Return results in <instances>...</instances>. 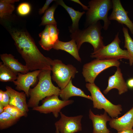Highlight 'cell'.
Returning a JSON list of instances; mask_svg holds the SVG:
<instances>
[{"mask_svg": "<svg viewBox=\"0 0 133 133\" xmlns=\"http://www.w3.org/2000/svg\"><path fill=\"white\" fill-rule=\"evenodd\" d=\"M10 33L18 51L29 70H51L53 60L41 53L28 32L22 30L14 29L11 30Z\"/></svg>", "mask_w": 133, "mask_h": 133, "instance_id": "1", "label": "cell"}, {"mask_svg": "<svg viewBox=\"0 0 133 133\" xmlns=\"http://www.w3.org/2000/svg\"><path fill=\"white\" fill-rule=\"evenodd\" d=\"M51 71L50 69L41 70L38 76V83L33 88L29 89L30 98L27 103L29 107H37L40 101L47 97L53 95H59L61 89L52 83Z\"/></svg>", "mask_w": 133, "mask_h": 133, "instance_id": "2", "label": "cell"}, {"mask_svg": "<svg viewBox=\"0 0 133 133\" xmlns=\"http://www.w3.org/2000/svg\"><path fill=\"white\" fill-rule=\"evenodd\" d=\"M103 26L99 21L84 29H79L70 32V37L75 41L79 50L82 44L86 42L92 45L94 48L93 52H95L105 46L103 37L101 35V30Z\"/></svg>", "mask_w": 133, "mask_h": 133, "instance_id": "3", "label": "cell"}, {"mask_svg": "<svg viewBox=\"0 0 133 133\" xmlns=\"http://www.w3.org/2000/svg\"><path fill=\"white\" fill-rule=\"evenodd\" d=\"M88 4L85 26L87 27L102 20L104 22L103 29L107 30L111 23L108 15L109 11L112 8V0H92L89 1Z\"/></svg>", "mask_w": 133, "mask_h": 133, "instance_id": "4", "label": "cell"}, {"mask_svg": "<svg viewBox=\"0 0 133 133\" xmlns=\"http://www.w3.org/2000/svg\"><path fill=\"white\" fill-rule=\"evenodd\" d=\"M86 87L90 92L93 102V107L103 109L112 118L118 117L121 114L122 109L120 104L115 105L105 97L100 89L94 83H87Z\"/></svg>", "mask_w": 133, "mask_h": 133, "instance_id": "5", "label": "cell"}, {"mask_svg": "<svg viewBox=\"0 0 133 133\" xmlns=\"http://www.w3.org/2000/svg\"><path fill=\"white\" fill-rule=\"evenodd\" d=\"M119 32L117 33L110 44L92 53L91 57L100 59H129V55L127 50H123L120 47L121 41L119 37Z\"/></svg>", "mask_w": 133, "mask_h": 133, "instance_id": "6", "label": "cell"}, {"mask_svg": "<svg viewBox=\"0 0 133 133\" xmlns=\"http://www.w3.org/2000/svg\"><path fill=\"white\" fill-rule=\"evenodd\" d=\"M120 63L114 59H95L84 65L82 73L86 82L94 83L98 75L103 71L110 67H119Z\"/></svg>", "mask_w": 133, "mask_h": 133, "instance_id": "7", "label": "cell"}, {"mask_svg": "<svg viewBox=\"0 0 133 133\" xmlns=\"http://www.w3.org/2000/svg\"><path fill=\"white\" fill-rule=\"evenodd\" d=\"M52 78L61 89L64 88L78 71L71 65H66L58 59L53 60L51 66Z\"/></svg>", "mask_w": 133, "mask_h": 133, "instance_id": "8", "label": "cell"}, {"mask_svg": "<svg viewBox=\"0 0 133 133\" xmlns=\"http://www.w3.org/2000/svg\"><path fill=\"white\" fill-rule=\"evenodd\" d=\"M58 96L53 95L46 97L42 100L41 105L34 107L32 110L45 114L52 113L55 118L57 117L62 109L74 101L72 100H61Z\"/></svg>", "mask_w": 133, "mask_h": 133, "instance_id": "9", "label": "cell"}, {"mask_svg": "<svg viewBox=\"0 0 133 133\" xmlns=\"http://www.w3.org/2000/svg\"><path fill=\"white\" fill-rule=\"evenodd\" d=\"M60 119L55 123L56 130L61 133H75L82 130V115L67 116L61 112Z\"/></svg>", "mask_w": 133, "mask_h": 133, "instance_id": "10", "label": "cell"}, {"mask_svg": "<svg viewBox=\"0 0 133 133\" xmlns=\"http://www.w3.org/2000/svg\"><path fill=\"white\" fill-rule=\"evenodd\" d=\"M112 11L108 17L110 20H114L118 23L125 25L133 35V23L128 16V12L126 11L120 0H112Z\"/></svg>", "mask_w": 133, "mask_h": 133, "instance_id": "11", "label": "cell"}, {"mask_svg": "<svg viewBox=\"0 0 133 133\" xmlns=\"http://www.w3.org/2000/svg\"><path fill=\"white\" fill-rule=\"evenodd\" d=\"M41 70H36L24 74L18 73L16 80L13 82L16 85V89L19 91H23L27 97H29V93L30 87L36 83Z\"/></svg>", "mask_w": 133, "mask_h": 133, "instance_id": "12", "label": "cell"}, {"mask_svg": "<svg viewBox=\"0 0 133 133\" xmlns=\"http://www.w3.org/2000/svg\"><path fill=\"white\" fill-rule=\"evenodd\" d=\"M115 88L118 90V94L121 95L128 91V87L123 76L120 68L117 67L114 74L110 76L108 80V85L103 91L106 94L111 89Z\"/></svg>", "mask_w": 133, "mask_h": 133, "instance_id": "13", "label": "cell"}, {"mask_svg": "<svg viewBox=\"0 0 133 133\" xmlns=\"http://www.w3.org/2000/svg\"><path fill=\"white\" fill-rule=\"evenodd\" d=\"M109 121V124L110 127L117 131L132 129L133 127V106L130 110L121 117L111 118Z\"/></svg>", "mask_w": 133, "mask_h": 133, "instance_id": "14", "label": "cell"}, {"mask_svg": "<svg viewBox=\"0 0 133 133\" xmlns=\"http://www.w3.org/2000/svg\"><path fill=\"white\" fill-rule=\"evenodd\" d=\"M107 114L104 111L103 114L95 115L90 109L89 116L93 123L92 133H111L107 127V122L111 119Z\"/></svg>", "mask_w": 133, "mask_h": 133, "instance_id": "15", "label": "cell"}, {"mask_svg": "<svg viewBox=\"0 0 133 133\" xmlns=\"http://www.w3.org/2000/svg\"><path fill=\"white\" fill-rule=\"evenodd\" d=\"M6 90L9 92L10 100L9 104L16 106L24 112L27 115L28 112L27 103L26 100V94L24 92H19L12 88L11 87L6 86Z\"/></svg>", "mask_w": 133, "mask_h": 133, "instance_id": "16", "label": "cell"}, {"mask_svg": "<svg viewBox=\"0 0 133 133\" xmlns=\"http://www.w3.org/2000/svg\"><path fill=\"white\" fill-rule=\"evenodd\" d=\"M0 57L4 65L17 74L20 73L24 74L27 73L29 71L25 65H23L19 62L11 54H1Z\"/></svg>", "mask_w": 133, "mask_h": 133, "instance_id": "17", "label": "cell"}, {"mask_svg": "<svg viewBox=\"0 0 133 133\" xmlns=\"http://www.w3.org/2000/svg\"><path fill=\"white\" fill-rule=\"evenodd\" d=\"M60 97L63 100H68L71 97L80 96L85 98L92 100L91 96L86 95L80 89L73 85L71 79L66 86L61 89L59 94Z\"/></svg>", "mask_w": 133, "mask_h": 133, "instance_id": "18", "label": "cell"}, {"mask_svg": "<svg viewBox=\"0 0 133 133\" xmlns=\"http://www.w3.org/2000/svg\"><path fill=\"white\" fill-rule=\"evenodd\" d=\"M53 48L65 51L69 53L78 61L81 62L79 50L75 41L73 39L68 42H64L58 40L54 44Z\"/></svg>", "mask_w": 133, "mask_h": 133, "instance_id": "19", "label": "cell"}, {"mask_svg": "<svg viewBox=\"0 0 133 133\" xmlns=\"http://www.w3.org/2000/svg\"><path fill=\"white\" fill-rule=\"evenodd\" d=\"M56 3L63 7L67 12L71 19L72 24L69 27L70 32L75 31L78 29L79 23L82 16L85 13L84 11L82 12L74 10L72 8L68 6L62 0H55Z\"/></svg>", "mask_w": 133, "mask_h": 133, "instance_id": "20", "label": "cell"}, {"mask_svg": "<svg viewBox=\"0 0 133 133\" xmlns=\"http://www.w3.org/2000/svg\"><path fill=\"white\" fill-rule=\"evenodd\" d=\"M18 74L14 72L3 63L0 62V81L2 82H13L16 80Z\"/></svg>", "mask_w": 133, "mask_h": 133, "instance_id": "21", "label": "cell"}, {"mask_svg": "<svg viewBox=\"0 0 133 133\" xmlns=\"http://www.w3.org/2000/svg\"><path fill=\"white\" fill-rule=\"evenodd\" d=\"M18 0H0V17L5 18L12 13L15 9L14 4Z\"/></svg>", "mask_w": 133, "mask_h": 133, "instance_id": "22", "label": "cell"}, {"mask_svg": "<svg viewBox=\"0 0 133 133\" xmlns=\"http://www.w3.org/2000/svg\"><path fill=\"white\" fill-rule=\"evenodd\" d=\"M49 28V25H46L44 30L39 34L40 39L39 43L44 50L47 51L53 48L54 46L50 40Z\"/></svg>", "mask_w": 133, "mask_h": 133, "instance_id": "23", "label": "cell"}, {"mask_svg": "<svg viewBox=\"0 0 133 133\" xmlns=\"http://www.w3.org/2000/svg\"><path fill=\"white\" fill-rule=\"evenodd\" d=\"M58 5L56 3L45 11L42 17L40 25L57 24V22L54 18V14Z\"/></svg>", "mask_w": 133, "mask_h": 133, "instance_id": "24", "label": "cell"}, {"mask_svg": "<svg viewBox=\"0 0 133 133\" xmlns=\"http://www.w3.org/2000/svg\"><path fill=\"white\" fill-rule=\"evenodd\" d=\"M19 118L14 117L8 113L4 111L0 114V129H5L13 125Z\"/></svg>", "mask_w": 133, "mask_h": 133, "instance_id": "25", "label": "cell"}, {"mask_svg": "<svg viewBox=\"0 0 133 133\" xmlns=\"http://www.w3.org/2000/svg\"><path fill=\"white\" fill-rule=\"evenodd\" d=\"M124 37V47L127 49L129 55V64L132 66L133 64V39L130 35L128 29L123 27L122 29Z\"/></svg>", "mask_w": 133, "mask_h": 133, "instance_id": "26", "label": "cell"}, {"mask_svg": "<svg viewBox=\"0 0 133 133\" xmlns=\"http://www.w3.org/2000/svg\"><path fill=\"white\" fill-rule=\"evenodd\" d=\"M4 111L7 112L14 117L18 118L23 116H27L19 109L11 104H9L4 107Z\"/></svg>", "mask_w": 133, "mask_h": 133, "instance_id": "27", "label": "cell"}, {"mask_svg": "<svg viewBox=\"0 0 133 133\" xmlns=\"http://www.w3.org/2000/svg\"><path fill=\"white\" fill-rule=\"evenodd\" d=\"M59 30L57 27L56 24L49 25V32L50 40L54 45L55 43L59 39Z\"/></svg>", "mask_w": 133, "mask_h": 133, "instance_id": "28", "label": "cell"}, {"mask_svg": "<svg viewBox=\"0 0 133 133\" xmlns=\"http://www.w3.org/2000/svg\"><path fill=\"white\" fill-rule=\"evenodd\" d=\"M31 7L30 5L27 3H22L20 4L17 8V11L19 15L25 16L30 12Z\"/></svg>", "mask_w": 133, "mask_h": 133, "instance_id": "29", "label": "cell"}, {"mask_svg": "<svg viewBox=\"0 0 133 133\" xmlns=\"http://www.w3.org/2000/svg\"><path fill=\"white\" fill-rule=\"evenodd\" d=\"M10 100V96L9 91L7 90L4 91L2 100L1 103L5 107L9 104Z\"/></svg>", "mask_w": 133, "mask_h": 133, "instance_id": "30", "label": "cell"}, {"mask_svg": "<svg viewBox=\"0 0 133 133\" xmlns=\"http://www.w3.org/2000/svg\"><path fill=\"white\" fill-rule=\"evenodd\" d=\"M55 1L53 0H47L43 6L41 8L39 9V13L40 14H43L47 10L49 7L50 4L52 1Z\"/></svg>", "mask_w": 133, "mask_h": 133, "instance_id": "31", "label": "cell"}, {"mask_svg": "<svg viewBox=\"0 0 133 133\" xmlns=\"http://www.w3.org/2000/svg\"><path fill=\"white\" fill-rule=\"evenodd\" d=\"M127 84L128 88L131 89L133 88V78H131L127 80Z\"/></svg>", "mask_w": 133, "mask_h": 133, "instance_id": "32", "label": "cell"}, {"mask_svg": "<svg viewBox=\"0 0 133 133\" xmlns=\"http://www.w3.org/2000/svg\"><path fill=\"white\" fill-rule=\"evenodd\" d=\"M72 1H73L77 3L80 4L82 7L83 9L85 10H88V6H85L79 0H71Z\"/></svg>", "mask_w": 133, "mask_h": 133, "instance_id": "33", "label": "cell"}, {"mask_svg": "<svg viewBox=\"0 0 133 133\" xmlns=\"http://www.w3.org/2000/svg\"><path fill=\"white\" fill-rule=\"evenodd\" d=\"M117 133H133V129L122 130L118 131Z\"/></svg>", "mask_w": 133, "mask_h": 133, "instance_id": "34", "label": "cell"}, {"mask_svg": "<svg viewBox=\"0 0 133 133\" xmlns=\"http://www.w3.org/2000/svg\"><path fill=\"white\" fill-rule=\"evenodd\" d=\"M4 91L2 90H0V103H1L2 100Z\"/></svg>", "mask_w": 133, "mask_h": 133, "instance_id": "35", "label": "cell"}, {"mask_svg": "<svg viewBox=\"0 0 133 133\" xmlns=\"http://www.w3.org/2000/svg\"><path fill=\"white\" fill-rule=\"evenodd\" d=\"M4 107L2 104L0 103V113H1L4 111Z\"/></svg>", "mask_w": 133, "mask_h": 133, "instance_id": "36", "label": "cell"}, {"mask_svg": "<svg viewBox=\"0 0 133 133\" xmlns=\"http://www.w3.org/2000/svg\"><path fill=\"white\" fill-rule=\"evenodd\" d=\"M56 133H60L57 130H56Z\"/></svg>", "mask_w": 133, "mask_h": 133, "instance_id": "37", "label": "cell"}, {"mask_svg": "<svg viewBox=\"0 0 133 133\" xmlns=\"http://www.w3.org/2000/svg\"></svg>", "mask_w": 133, "mask_h": 133, "instance_id": "38", "label": "cell"}]
</instances>
